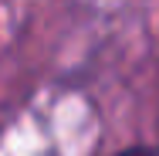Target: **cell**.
<instances>
[{"label": "cell", "instance_id": "obj_1", "mask_svg": "<svg viewBox=\"0 0 159 156\" xmlns=\"http://www.w3.org/2000/svg\"><path fill=\"white\" fill-rule=\"evenodd\" d=\"M115 156H152V153L142 149V146H132V149H122V153H115Z\"/></svg>", "mask_w": 159, "mask_h": 156}]
</instances>
